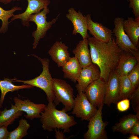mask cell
I'll list each match as a JSON object with an SVG mask.
<instances>
[{
  "mask_svg": "<svg viewBox=\"0 0 139 139\" xmlns=\"http://www.w3.org/2000/svg\"><path fill=\"white\" fill-rule=\"evenodd\" d=\"M88 39L92 62L98 67L100 78L106 82L115 70L123 51L112 38L107 42L100 41L93 37H89Z\"/></svg>",
  "mask_w": 139,
  "mask_h": 139,
  "instance_id": "cell-1",
  "label": "cell"
},
{
  "mask_svg": "<svg viewBox=\"0 0 139 139\" xmlns=\"http://www.w3.org/2000/svg\"><path fill=\"white\" fill-rule=\"evenodd\" d=\"M53 102H48L40 118L43 130L51 132L55 129H61L64 133H69L71 127L77 124L74 117L69 115L62 109L58 110Z\"/></svg>",
  "mask_w": 139,
  "mask_h": 139,
  "instance_id": "cell-2",
  "label": "cell"
},
{
  "mask_svg": "<svg viewBox=\"0 0 139 139\" xmlns=\"http://www.w3.org/2000/svg\"><path fill=\"white\" fill-rule=\"evenodd\" d=\"M32 55L37 58L42 65L43 71L41 74L37 77L30 80H21L14 78L12 79V81L13 82H22L41 89L45 93L48 102H54L55 97L52 89L53 78L49 69V60L47 58L42 59L34 55Z\"/></svg>",
  "mask_w": 139,
  "mask_h": 139,
  "instance_id": "cell-3",
  "label": "cell"
},
{
  "mask_svg": "<svg viewBox=\"0 0 139 139\" xmlns=\"http://www.w3.org/2000/svg\"><path fill=\"white\" fill-rule=\"evenodd\" d=\"M52 89L55 97L54 102L56 106L61 103L64 106L62 109L66 112L71 110L74 106V90L65 81L53 78Z\"/></svg>",
  "mask_w": 139,
  "mask_h": 139,
  "instance_id": "cell-4",
  "label": "cell"
},
{
  "mask_svg": "<svg viewBox=\"0 0 139 139\" xmlns=\"http://www.w3.org/2000/svg\"><path fill=\"white\" fill-rule=\"evenodd\" d=\"M49 12V8L47 7L41 11L31 15L29 18V21L33 22L37 26L36 30L32 33V36L34 38L33 44L34 49L37 47L40 39L45 36L48 30L56 22L59 16V14L55 18L48 22L46 20V15Z\"/></svg>",
  "mask_w": 139,
  "mask_h": 139,
  "instance_id": "cell-5",
  "label": "cell"
},
{
  "mask_svg": "<svg viewBox=\"0 0 139 139\" xmlns=\"http://www.w3.org/2000/svg\"><path fill=\"white\" fill-rule=\"evenodd\" d=\"M103 105H101L97 112L89 120L88 129L84 134L85 139H106L107 138L105 128L107 122L103 121L102 110Z\"/></svg>",
  "mask_w": 139,
  "mask_h": 139,
  "instance_id": "cell-6",
  "label": "cell"
},
{
  "mask_svg": "<svg viewBox=\"0 0 139 139\" xmlns=\"http://www.w3.org/2000/svg\"><path fill=\"white\" fill-rule=\"evenodd\" d=\"M124 20L122 17L115 18L112 33L116 37V44L123 51L130 53L136 56L139 53L138 49L132 43L124 30L123 26Z\"/></svg>",
  "mask_w": 139,
  "mask_h": 139,
  "instance_id": "cell-7",
  "label": "cell"
},
{
  "mask_svg": "<svg viewBox=\"0 0 139 139\" xmlns=\"http://www.w3.org/2000/svg\"><path fill=\"white\" fill-rule=\"evenodd\" d=\"M74 100L72 114L82 120L89 121L97 112V108L90 103L84 92L78 93Z\"/></svg>",
  "mask_w": 139,
  "mask_h": 139,
  "instance_id": "cell-8",
  "label": "cell"
},
{
  "mask_svg": "<svg viewBox=\"0 0 139 139\" xmlns=\"http://www.w3.org/2000/svg\"><path fill=\"white\" fill-rule=\"evenodd\" d=\"M84 93L90 103L98 108L104 104L105 82L100 78L90 84Z\"/></svg>",
  "mask_w": 139,
  "mask_h": 139,
  "instance_id": "cell-9",
  "label": "cell"
},
{
  "mask_svg": "<svg viewBox=\"0 0 139 139\" xmlns=\"http://www.w3.org/2000/svg\"><path fill=\"white\" fill-rule=\"evenodd\" d=\"M100 73L98 67L92 64L82 68L75 85L78 93L84 92L88 86L94 81L100 78Z\"/></svg>",
  "mask_w": 139,
  "mask_h": 139,
  "instance_id": "cell-10",
  "label": "cell"
},
{
  "mask_svg": "<svg viewBox=\"0 0 139 139\" xmlns=\"http://www.w3.org/2000/svg\"><path fill=\"white\" fill-rule=\"evenodd\" d=\"M120 86L119 76L115 70L110 74L105 82V93L104 103L109 106L119 101Z\"/></svg>",
  "mask_w": 139,
  "mask_h": 139,
  "instance_id": "cell-11",
  "label": "cell"
},
{
  "mask_svg": "<svg viewBox=\"0 0 139 139\" xmlns=\"http://www.w3.org/2000/svg\"><path fill=\"white\" fill-rule=\"evenodd\" d=\"M13 100L18 109L25 112L27 114L24 116L25 117L31 120L40 118L46 106L44 103H35L28 99L23 100L16 97Z\"/></svg>",
  "mask_w": 139,
  "mask_h": 139,
  "instance_id": "cell-12",
  "label": "cell"
},
{
  "mask_svg": "<svg viewBox=\"0 0 139 139\" xmlns=\"http://www.w3.org/2000/svg\"><path fill=\"white\" fill-rule=\"evenodd\" d=\"M66 17L72 23L73 26V34H80L83 39L89 37L87 33L88 26L86 16L83 15L80 11L77 12L71 7L68 10Z\"/></svg>",
  "mask_w": 139,
  "mask_h": 139,
  "instance_id": "cell-13",
  "label": "cell"
},
{
  "mask_svg": "<svg viewBox=\"0 0 139 139\" xmlns=\"http://www.w3.org/2000/svg\"><path fill=\"white\" fill-rule=\"evenodd\" d=\"M28 4L25 10L23 13L14 15L11 19V22L15 20H21L23 25L29 27V19L32 14L38 13L45 7H48L50 3V0H27Z\"/></svg>",
  "mask_w": 139,
  "mask_h": 139,
  "instance_id": "cell-14",
  "label": "cell"
},
{
  "mask_svg": "<svg viewBox=\"0 0 139 139\" xmlns=\"http://www.w3.org/2000/svg\"><path fill=\"white\" fill-rule=\"evenodd\" d=\"M86 17L88 30L94 38L99 41L104 42H108L112 39V33L111 30L101 23L93 21L90 14H87Z\"/></svg>",
  "mask_w": 139,
  "mask_h": 139,
  "instance_id": "cell-15",
  "label": "cell"
},
{
  "mask_svg": "<svg viewBox=\"0 0 139 139\" xmlns=\"http://www.w3.org/2000/svg\"><path fill=\"white\" fill-rule=\"evenodd\" d=\"M139 59L133 54L123 51L115 70L119 76L127 75L139 62Z\"/></svg>",
  "mask_w": 139,
  "mask_h": 139,
  "instance_id": "cell-16",
  "label": "cell"
},
{
  "mask_svg": "<svg viewBox=\"0 0 139 139\" xmlns=\"http://www.w3.org/2000/svg\"><path fill=\"white\" fill-rule=\"evenodd\" d=\"M68 47L58 41H56L48 51L52 60L58 67H62L70 57Z\"/></svg>",
  "mask_w": 139,
  "mask_h": 139,
  "instance_id": "cell-17",
  "label": "cell"
},
{
  "mask_svg": "<svg viewBox=\"0 0 139 139\" xmlns=\"http://www.w3.org/2000/svg\"><path fill=\"white\" fill-rule=\"evenodd\" d=\"M88 46V39H83L79 41L73 50L75 57L78 60L82 68L92 64Z\"/></svg>",
  "mask_w": 139,
  "mask_h": 139,
  "instance_id": "cell-18",
  "label": "cell"
},
{
  "mask_svg": "<svg viewBox=\"0 0 139 139\" xmlns=\"http://www.w3.org/2000/svg\"><path fill=\"white\" fill-rule=\"evenodd\" d=\"M124 30L132 43L138 48L139 39V17H128L124 20Z\"/></svg>",
  "mask_w": 139,
  "mask_h": 139,
  "instance_id": "cell-19",
  "label": "cell"
},
{
  "mask_svg": "<svg viewBox=\"0 0 139 139\" xmlns=\"http://www.w3.org/2000/svg\"><path fill=\"white\" fill-rule=\"evenodd\" d=\"M62 67L65 78L74 83L77 82L82 68L75 57H70Z\"/></svg>",
  "mask_w": 139,
  "mask_h": 139,
  "instance_id": "cell-20",
  "label": "cell"
},
{
  "mask_svg": "<svg viewBox=\"0 0 139 139\" xmlns=\"http://www.w3.org/2000/svg\"><path fill=\"white\" fill-rule=\"evenodd\" d=\"M139 117L136 115L130 114L124 116L119 122L116 124L112 127L114 132H118L123 134L129 132L135 124L139 121Z\"/></svg>",
  "mask_w": 139,
  "mask_h": 139,
  "instance_id": "cell-21",
  "label": "cell"
},
{
  "mask_svg": "<svg viewBox=\"0 0 139 139\" xmlns=\"http://www.w3.org/2000/svg\"><path fill=\"white\" fill-rule=\"evenodd\" d=\"M12 79L5 78L0 80V90L1 95L0 98V108L3 107L4 98L6 93L9 92H13L22 89H30L33 87L25 84L21 85H15L13 83Z\"/></svg>",
  "mask_w": 139,
  "mask_h": 139,
  "instance_id": "cell-22",
  "label": "cell"
},
{
  "mask_svg": "<svg viewBox=\"0 0 139 139\" xmlns=\"http://www.w3.org/2000/svg\"><path fill=\"white\" fill-rule=\"evenodd\" d=\"M23 111L19 110L15 105L11 104V108H6L1 111L0 109V126L13 124L14 121L22 116Z\"/></svg>",
  "mask_w": 139,
  "mask_h": 139,
  "instance_id": "cell-23",
  "label": "cell"
},
{
  "mask_svg": "<svg viewBox=\"0 0 139 139\" xmlns=\"http://www.w3.org/2000/svg\"><path fill=\"white\" fill-rule=\"evenodd\" d=\"M18 126L12 131L9 132L8 139H21L28 134V131L30 125L23 119L19 121Z\"/></svg>",
  "mask_w": 139,
  "mask_h": 139,
  "instance_id": "cell-24",
  "label": "cell"
},
{
  "mask_svg": "<svg viewBox=\"0 0 139 139\" xmlns=\"http://www.w3.org/2000/svg\"><path fill=\"white\" fill-rule=\"evenodd\" d=\"M120 86L119 101L129 98L134 91L127 75L119 76Z\"/></svg>",
  "mask_w": 139,
  "mask_h": 139,
  "instance_id": "cell-25",
  "label": "cell"
},
{
  "mask_svg": "<svg viewBox=\"0 0 139 139\" xmlns=\"http://www.w3.org/2000/svg\"><path fill=\"white\" fill-rule=\"evenodd\" d=\"M22 9L20 7L14 6L10 10H6L0 6V19L2 22L0 28V33H4L7 31L10 22L8 21L9 19L13 16L15 11Z\"/></svg>",
  "mask_w": 139,
  "mask_h": 139,
  "instance_id": "cell-26",
  "label": "cell"
},
{
  "mask_svg": "<svg viewBox=\"0 0 139 139\" xmlns=\"http://www.w3.org/2000/svg\"><path fill=\"white\" fill-rule=\"evenodd\" d=\"M134 90L139 85V62L127 75Z\"/></svg>",
  "mask_w": 139,
  "mask_h": 139,
  "instance_id": "cell-27",
  "label": "cell"
},
{
  "mask_svg": "<svg viewBox=\"0 0 139 139\" xmlns=\"http://www.w3.org/2000/svg\"><path fill=\"white\" fill-rule=\"evenodd\" d=\"M117 108L120 112L125 111L129 109L130 106V101L128 98L121 100L117 103Z\"/></svg>",
  "mask_w": 139,
  "mask_h": 139,
  "instance_id": "cell-28",
  "label": "cell"
},
{
  "mask_svg": "<svg viewBox=\"0 0 139 139\" xmlns=\"http://www.w3.org/2000/svg\"><path fill=\"white\" fill-rule=\"evenodd\" d=\"M129 2V7L132 9L135 18L139 17V0H127Z\"/></svg>",
  "mask_w": 139,
  "mask_h": 139,
  "instance_id": "cell-29",
  "label": "cell"
},
{
  "mask_svg": "<svg viewBox=\"0 0 139 139\" xmlns=\"http://www.w3.org/2000/svg\"><path fill=\"white\" fill-rule=\"evenodd\" d=\"M134 104L139 106V85L134 90L129 98Z\"/></svg>",
  "mask_w": 139,
  "mask_h": 139,
  "instance_id": "cell-30",
  "label": "cell"
},
{
  "mask_svg": "<svg viewBox=\"0 0 139 139\" xmlns=\"http://www.w3.org/2000/svg\"><path fill=\"white\" fill-rule=\"evenodd\" d=\"M7 125L0 126V139H8L9 132Z\"/></svg>",
  "mask_w": 139,
  "mask_h": 139,
  "instance_id": "cell-31",
  "label": "cell"
},
{
  "mask_svg": "<svg viewBox=\"0 0 139 139\" xmlns=\"http://www.w3.org/2000/svg\"><path fill=\"white\" fill-rule=\"evenodd\" d=\"M129 133L131 134L139 135V121H138L130 130Z\"/></svg>",
  "mask_w": 139,
  "mask_h": 139,
  "instance_id": "cell-32",
  "label": "cell"
},
{
  "mask_svg": "<svg viewBox=\"0 0 139 139\" xmlns=\"http://www.w3.org/2000/svg\"><path fill=\"white\" fill-rule=\"evenodd\" d=\"M20 0H0V2L4 4H7L10 3L13 1H19Z\"/></svg>",
  "mask_w": 139,
  "mask_h": 139,
  "instance_id": "cell-33",
  "label": "cell"
},
{
  "mask_svg": "<svg viewBox=\"0 0 139 139\" xmlns=\"http://www.w3.org/2000/svg\"><path fill=\"white\" fill-rule=\"evenodd\" d=\"M128 139H139V137L137 135L131 134L128 137H127Z\"/></svg>",
  "mask_w": 139,
  "mask_h": 139,
  "instance_id": "cell-34",
  "label": "cell"
}]
</instances>
